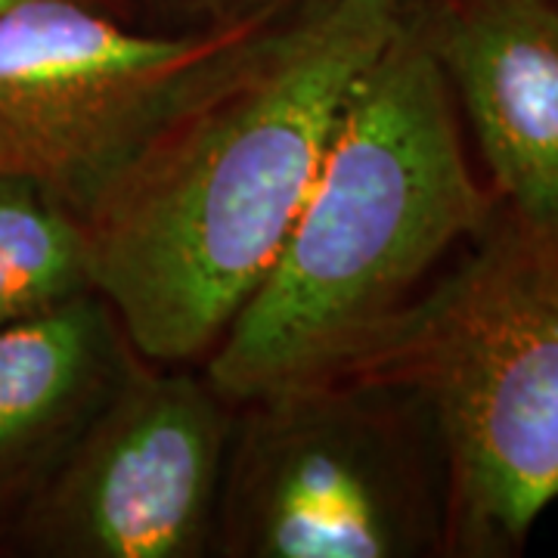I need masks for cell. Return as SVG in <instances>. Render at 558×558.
Segmentation results:
<instances>
[{
    "mask_svg": "<svg viewBox=\"0 0 558 558\" xmlns=\"http://www.w3.org/2000/svg\"><path fill=\"white\" fill-rule=\"evenodd\" d=\"M233 422L202 366L140 354L3 543L35 558L211 556Z\"/></svg>",
    "mask_w": 558,
    "mask_h": 558,
    "instance_id": "6",
    "label": "cell"
},
{
    "mask_svg": "<svg viewBox=\"0 0 558 558\" xmlns=\"http://www.w3.org/2000/svg\"><path fill=\"white\" fill-rule=\"evenodd\" d=\"M16 3H25V0H0V13L10 10V7H16ZM84 3H97L102 10H112L119 16H128V20H143V13H140V7L134 0H84Z\"/></svg>",
    "mask_w": 558,
    "mask_h": 558,
    "instance_id": "11",
    "label": "cell"
},
{
    "mask_svg": "<svg viewBox=\"0 0 558 558\" xmlns=\"http://www.w3.org/2000/svg\"><path fill=\"white\" fill-rule=\"evenodd\" d=\"M395 3H398L403 13H413V10H416V7H422L425 0H395Z\"/></svg>",
    "mask_w": 558,
    "mask_h": 558,
    "instance_id": "12",
    "label": "cell"
},
{
    "mask_svg": "<svg viewBox=\"0 0 558 558\" xmlns=\"http://www.w3.org/2000/svg\"><path fill=\"white\" fill-rule=\"evenodd\" d=\"M143 20L165 28H227L242 22L282 20L323 0H134Z\"/></svg>",
    "mask_w": 558,
    "mask_h": 558,
    "instance_id": "10",
    "label": "cell"
},
{
    "mask_svg": "<svg viewBox=\"0 0 558 558\" xmlns=\"http://www.w3.org/2000/svg\"><path fill=\"white\" fill-rule=\"evenodd\" d=\"M450 84L407 13L357 75L260 286L202 369L233 403L336 373L497 211Z\"/></svg>",
    "mask_w": 558,
    "mask_h": 558,
    "instance_id": "2",
    "label": "cell"
},
{
    "mask_svg": "<svg viewBox=\"0 0 558 558\" xmlns=\"http://www.w3.org/2000/svg\"><path fill=\"white\" fill-rule=\"evenodd\" d=\"M407 13L323 0L161 128L84 218L140 354L202 366L279 255L351 84Z\"/></svg>",
    "mask_w": 558,
    "mask_h": 558,
    "instance_id": "1",
    "label": "cell"
},
{
    "mask_svg": "<svg viewBox=\"0 0 558 558\" xmlns=\"http://www.w3.org/2000/svg\"><path fill=\"white\" fill-rule=\"evenodd\" d=\"M289 20L165 28L84 0L3 10L0 178L38 183L84 220L168 121Z\"/></svg>",
    "mask_w": 558,
    "mask_h": 558,
    "instance_id": "5",
    "label": "cell"
},
{
    "mask_svg": "<svg viewBox=\"0 0 558 558\" xmlns=\"http://www.w3.org/2000/svg\"><path fill=\"white\" fill-rule=\"evenodd\" d=\"M413 16L499 205L558 227V0H425Z\"/></svg>",
    "mask_w": 558,
    "mask_h": 558,
    "instance_id": "7",
    "label": "cell"
},
{
    "mask_svg": "<svg viewBox=\"0 0 558 558\" xmlns=\"http://www.w3.org/2000/svg\"><path fill=\"white\" fill-rule=\"evenodd\" d=\"M341 369L410 391L435 422L447 558L524 553L558 497V227L497 205Z\"/></svg>",
    "mask_w": 558,
    "mask_h": 558,
    "instance_id": "3",
    "label": "cell"
},
{
    "mask_svg": "<svg viewBox=\"0 0 558 558\" xmlns=\"http://www.w3.org/2000/svg\"><path fill=\"white\" fill-rule=\"evenodd\" d=\"M137 357L100 292L0 326V524L60 465Z\"/></svg>",
    "mask_w": 558,
    "mask_h": 558,
    "instance_id": "8",
    "label": "cell"
},
{
    "mask_svg": "<svg viewBox=\"0 0 558 558\" xmlns=\"http://www.w3.org/2000/svg\"><path fill=\"white\" fill-rule=\"evenodd\" d=\"M211 556L447 558L432 416L348 369L236 403Z\"/></svg>",
    "mask_w": 558,
    "mask_h": 558,
    "instance_id": "4",
    "label": "cell"
},
{
    "mask_svg": "<svg viewBox=\"0 0 558 558\" xmlns=\"http://www.w3.org/2000/svg\"><path fill=\"white\" fill-rule=\"evenodd\" d=\"M97 292L84 220L22 178H0V326Z\"/></svg>",
    "mask_w": 558,
    "mask_h": 558,
    "instance_id": "9",
    "label": "cell"
}]
</instances>
